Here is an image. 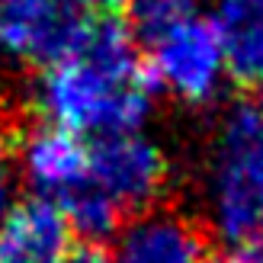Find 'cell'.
<instances>
[{
    "mask_svg": "<svg viewBox=\"0 0 263 263\" xmlns=\"http://www.w3.org/2000/svg\"><path fill=\"white\" fill-rule=\"evenodd\" d=\"M116 263H209L205 238L190 218L148 209L116 234Z\"/></svg>",
    "mask_w": 263,
    "mask_h": 263,
    "instance_id": "52a82bcc",
    "label": "cell"
},
{
    "mask_svg": "<svg viewBox=\"0 0 263 263\" xmlns=\"http://www.w3.org/2000/svg\"><path fill=\"white\" fill-rule=\"evenodd\" d=\"M64 263H116L112 254L106 247H97V244H71Z\"/></svg>",
    "mask_w": 263,
    "mask_h": 263,
    "instance_id": "7c38bea8",
    "label": "cell"
},
{
    "mask_svg": "<svg viewBox=\"0 0 263 263\" xmlns=\"http://www.w3.org/2000/svg\"><path fill=\"white\" fill-rule=\"evenodd\" d=\"M260 132H263V106H260Z\"/></svg>",
    "mask_w": 263,
    "mask_h": 263,
    "instance_id": "ac0fdd59",
    "label": "cell"
},
{
    "mask_svg": "<svg viewBox=\"0 0 263 263\" xmlns=\"http://www.w3.org/2000/svg\"><path fill=\"white\" fill-rule=\"evenodd\" d=\"M20 174L32 196L64 202L90 183V141L58 125L39 122L16 141Z\"/></svg>",
    "mask_w": 263,
    "mask_h": 263,
    "instance_id": "8992f818",
    "label": "cell"
},
{
    "mask_svg": "<svg viewBox=\"0 0 263 263\" xmlns=\"http://www.w3.org/2000/svg\"><path fill=\"white\" fill-rule=\"evenodd\" d=\"M167 180V154L141 132L90 141V186L106 193L122 212H148L164 196Z\"/></svg>",
    "mask_w": 263,
    "mask_h": 263,
    "instance_id": "5b68a950",
    "label": "cell"
},
{
    "mask_svg": "<svg viewBox=\"0 0 263 263\" xmlns=\"http://www.w3.org/2000/svg\"><path fill=\"white\" fill-rule=\"evenodd\" d=\"M16 183L7 170H0V225H4V218L13 212V205H16Z\"/></svg>",
    "mask_w": 263,
    "mask_h": 263,
    "instance_id": "9a60e30c",
    "label": "cell"
},
{
    "mask_svg": "<svg viewBox=\"0 0 263 263\" xmlns=\"http://www.w3.org/2000/svg\"><path fill=\"white\" fill-rule=\"evenodd\" d=\"M228 263H263V231L241 241V244H234Z\"/></svg>",
    "mask_w": 263,
    "mask_h": 263,
    "instance_id": "5bb4252c",
    "label": "cell"
},
{
    "mask_svg": "<svg viewBox=\"0 0 263 263\" xmlns=\"http://www.w3.org/2000/svg\"><path fill=\"white\" fill-rule=\"evenodd\" d=\"M199 0H128L122 20L141 48L154 45L170 29L199 16Z\"/></svg>",
    "mask_w": 263,
    "mask_h": 263,
    "instance_id": "8fae6325",
    "label": "cell"
},
{
    "mask_svg": "<svg viewBox=\"0 0 263 263\" xmlns=\"http://www.w3.org/2000/svg\"><path fill=\"white\" fill-rule=\"evenodd\" d=\"M212 221L228 244L263 231V132L257 103L225 112L212 151Z\"/></svg>",
    "mask_w": 263,
    "mask_h": 263,
    "instance_id": "7a4b0ae2",
    "label": "cell"
},
{
    "mask_svg": "<svg viewBox=\"0 0 263 263\" xmlns=\"http://www.w3.org/2000/svg\"><path fill=\"white\" fill-rule=\"evenodd\" d=\"M61 205L64 221H68L71 234H77V244H97L103 247L109 238L122 231V209L116 205L106 193H100L97 186H81L71 193Z\"/></svg>",
    "mask_w": 263,
    "mask_h": 263,
    "instance_id": "30bf717a",
    "label": "cell"
},
{
    "mask_svg": "<svg viewBox=\"0 0 263 263\" xmlns=\"http://www.w3.org/2000/svg\"><path fill=\"white\" fill-rule=\"evenodd\" d=\"M157 93H170L190 106H209L221 97L228 77L225 48L209 13L170 29L154 45L141 48Z\"/></svg>",
    "mask_w": 263,
    "mask_h": 263,
    "instance_id": "3957f363",
    "label": "cell"
},
{
    "mask_svg": "<svg viewBox=\"0 0 263 263\" xmlns=\"http://www.w3.org/2000/svg\"><path fill=\"white\" fill-rule=\"evenodd\" d=\"M209 20L225 48L228 77L263 87V0H212Z\"/></svg>",
    "mask_w": 263,
    "mask_h": 263,
    "instance_id": "9c48e42d",
    "label": "cell"
},
{
    "mask_svg": "<svg viewBox=\"0 0 263 263\" xmlns=\"http://www.w3.org/2000/svg\"><path fill=\"white\" fill-rule=\"evenodd\" d=\"M71 228L58 202L29 196L0 225V263H64Z\"/></svg>",
    "mask_w": 263,
    "mask_h": 263,
    "instance_id": "ba28073f",
    "label": "cell"
},
{
    "mask_svg": "<svg viewBox=\"0 0 263 263\" xmlns=\"http://www.w3.org/2000/svg\"><path fill=\"white\" fill-rule=\"evenodd\" d=\"M90 20L81 0H0V55L42 71L74 55Z\"/></svg>",
    "mask_w": 263,
    "mask_h": 263,
    "instance_id": "277c9868",
    "label": "cell"
},
{
    "mask_svg": "<svg viewBox=\"0 0 263 263\" xmlns=\"http://www.w3.org/2000/svg\"><path fill=\"white\" fill-rule=\"evenodd\" d=\"M81 4L93 13H116V10H125L128 0H81Z\"/></svg>",
    "mask_w": 263,
    "mask_h": 263,
    "instance_id": "2e32d148",
    "label": "cell"
},
{
    "mask_svg": "<svg viewBox=\"0 0 263 263\" xmlns=\"http://www.w3.org/2000/svg\"><path fill=\"white\" fill-rule=\"evenodd\" d=\"M209 263H228V257H215V260L209 257Z\"/></svg>",
    "mask_w": 263,
    "mask_h": 263,
    "instance_id": "e0dca14e",
    "label": "cell"
},
{
    "mask_svg": "<svg viewBox=\"0 0 263 263\" xmlns=\"http://www.w3.org/2000/svg\"><path fill=\"white\" fill-rule=\"evenodd\" d=\"M157 97L144 51L119 13H93L74 55L35 74L39 122L81 138L141 132Z\"/></svg>",
    "mask_w": 263,
    "mask_h": 263,
    "instance_id": "6da1fadb",
    "label": "cell"
},
{
    "mask_svg": "<svg viewBox=\"0 0 263 263\" xmlns=\"http://www.w3.org/2000/svg\"><path fill=\"white\" fill-rule=\"evenodd\" d=\"M16 141H20V132H16V125H13L10 112L4 109V103H0V170H4L7 157L13 154V148H16Z\"/></svg>",
    "mask_w": 263,
    "mask_h": 263,
    "instance_id": "4fadbf2b",
    "label": "cell"
}]
</instances>
